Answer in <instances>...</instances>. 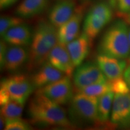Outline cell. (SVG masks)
I'll list each match as a JSON object with an SVG mask.
<instances>
[{
    "label": "cell",
    "mask_w": 130,
    "mask_h": 130,
    "mask_svg": "<svg viewBox=\"0 0 130 130\" xmlns=\"http://www.w3.org/2000/svg\"><path fill=\"white\" fill-rule=\"evenodd\" d=\"M113 17L111 7L108 3L99 2L90 8L84 20L83 32L92 42Z\"/></svg>",
    "instance_id": "obj_4"
},
{
    "label": "cell",
    "mask_w": 130,
    "mask_h": 130,
    "mask_svg": "<svg viewBox=\"0 0 130 130\" xmlns=\"http://www.w3.org/2000/svg\"><path fill=\"white\" fill-rule=\"evenodd\" d=\"M30 51L26 46L10 45L8 46L5 58L4 68L9 72H14L28 63Z\"/></svg>",
    "instance_id": "obj_17"
},
{
    "label": "cell",
    "mask_w": 130,
    "mask_h": 130,
    "mask_svg": "<svg viewBox=\"0 0 130 130\" xmlns=\"http://www.w3.org/2000/svg\"><path fill=\"white\" fill-rule=\"evenodd\" d=\"M4 129L6 130H30L31 126L27 122L21 119L6 122Z\"/></svg>",
    "instance_id": "obj_24"
},
{
    "label": "cell",
    "mask_w": 130,
    "mask_h": 130,
    "mask_svg": "<svg viewBox=\"0 0 130 130\" xmlns=\"http://www.w3.org/2000/svg\"><path fill=\"white\" fill-rule=\"evenodd\" d=\"M128 37H129V42L130 45V27L128 28Z\"/></svg>",
    "instance_id": "obj_33"
},
{
    "label": "cell",
    "mask_w": 130,
    "mask_h": 130,
    "mask_svg": "<svg viewBox=\"0 0 130 130\" xmlns=\"http://www.w3.org/2000/svg\"><path fill=\"white\" fill-rule=\"evenodd\" d=\"M108 82L111 88V91L115 94L130 93V89L125 80L124 78H123V77L119 78L113 80L108 81Z\"/></svg>",
    "instance_id": "obj_23"
},
{
    "label": "cell",
    "mask_w": 130,
    "mask_h": 130,
    "mask_svg": "<svg viewBox=\"0 0 130 130\" xmlns=\"http://www.w3.org/2000/svg\"><path fill=\"white\" fill-rule=\"evenodd\" d=\"M27 115L31 122L38 125L64 128L74 126L61 105L37 92L29 102Z\"/></svg>",
    "instance_id": "obj_1"
},
{
    "label": "cell",
    "mask_w": 130,
    "mask_h": 130,
    "mask_svg": "<svg viewBox=\"0 0 130 130\" xmlns=\"http://www.w3.org/2000/svg\"><path fill=\"white\" fill-rule=\"evenodd\" d=\"M91 41L84 32L66 45L75 67L82 64L90 51Z\"/></svg>",
    "instance_id": "obj_15"
},
{
    "label": "cell",
    "mask_w": 130,
    "mask_h": 130,
    "mask_svg": "<svg viewBox=\"0 0 130 130\" xmlns=\"http://www.w3.org/2000/svg\"><path fill=\"white\" fill-rule=\"evenodd\" d=\"M77 90L78 92L87 95L99 98L107 92L111 91V88L109 82L107 80L103 82L96 83Z\"/></svg>",
    "instance_id": "obj_21"
},
{
    "label": "cell",
    "mask_w": 130,
    "mask_h": 130,
    "mask_svg": "<svg viewBox=\"0 0 130 130\" xmlns=\"http://www.w3.org/2000/svg\"><path fill=\"white\" fill-rule=\"evenodd\" d=\"M106 81L107 78L96 63H82L77 66L74 72V83L77 90L96 83Z\"/></svg>",
    "instance_id": "obj_8"
},
{
    "label": "cell",
    "mask_w": 130,
    "mask_h": 130,
    "mask_svg": "<svg viewBox=\"0 0 130 130\" xmlns=\"http://www.w3.org/2000/svg\"><path fill=\"white\" fill-rule=\"evenodd\" d=\"M113 4L118 11V15L130 11V0H113Z\"/></svg>",
    "instance_id": "obj_25"
},
{
    "label": "cell",
    "mask_w": 130,
    "mask_h": 130,
    "mask_svg": "<svg viewBox=\"0 0 130 130\" xmlns=\"http://www.w3.org/2000/svg\"><path fill=\"white\" fill-rule=\"evenodd\" d=\"M83 15V7H77L72 17L58 28V43L66 45L78 36Z\"/></svg>",
    "instance_id": "obj_11"
},
{
    "label": "cell",
    "mask_w": 130,
    "mask_h": 130,
    "mask_svg": "<svg viewBox=\"0 0 130 130\" xmlns=\"http://www.w3.org/2000/svg\"><path fill=\"white\" fill-rule=\"evenodd\" d=\"M120 17L122 18L123 20L128 25H130V11L126 13L119 14Z\"/></svg>",
    "instance_id": "obj_30"
},
{
    "label": "cell",
    "mask_w": 130,
    "mask_h": 130,
    "mask_svg": "<svg viewBox=\"0 0 130 130\" xmlns=\"http://www.w3.org/2000/svg\"><path fill=\"white\" fill-rule=\"evenodd\" d=\"M115 93L112 91L107 92L98 98V115L99 123L108 122L111 115Z\"/></svg>",
    "instance_id": "obj_19"
},
{
    "label": "cell",
    "mask_w": 130,
    "mask_h": 130,
    "mask_svg": "<svg viewBox=\"0 0 130 130\" xmlns=\"http://www.w3.org/2000/svg\"><path fill=\"white\" fill-rule=\"evenodd\" d=\"M6 124V121L5 120V119L3 118L2 116H1V119H0V129H4Z\"/></svg>",
    "instance_id": "obj_31"
},
{
    "label": "cell",
    "mask_w": 130,
    "mask_h": 130,
    "mask_svg": "<svg viewBox=\"0 0 130 130\" xmlns=\"http://www.w3.org/2000/svg\"><path fill=\"white\" fill-rule=\"evenodd\" d=\"M18 0H0L1 9H6L13 5Z\"/></svg>",
    "instance_id": "obj_28"
},
{
    "label": "cell",
    "mask_w": 130,
    "mask_h": 130,
    "mask_svg": "<svg viewBox=\"0 0 130 130\" xmlns=\"http://www.w3.org/2000/svg\"><path fill=\"white\" fill-rule=\"evenodd\" d=\"M22 23L24 19L18 16H2L0 18V35L2 36L10 28Z\"/></svg>",
    "instance_id": "obj_22"
},
{
    "label": "cell",
    "mask_w": 130,
    "mask_h": 130,
    "mask_svg": "<svg viewBox=\"0 0 130 130\" xmlns=\"http://www.w3.org/2000/svg\"><path fill=\"white\" fill-rule=\"evenodd\" d=\"M8 46L7 43L4 40H1L0 43V65H1V69H4L5 58H6V53H7Z\"/></svg>",
    "instance_id": "obj_26"
},
{
    "label": "cell",
    "mask_w": 130,
    "mask_h": 130,
    "mask_svg": "<svg viewBox=\"0 0 130 130\" xmlns=\"http://www.w3.org/2000/svg\"><path fill=\"white\" fill-rule=\"evenodd\" d=\"M93 1H95V0H82V2L83 4H89V3H90L91 2H93Z\"/></svg>",
    "instance_id": "obj_32"
},
{
    "label": "cell",
    "mask_w": 130,
    "mask_h": 130,
    "mask_svg": "<svg viewBox=\"0 0 130 130\" xmlns=\"http://www.w3.org/2000/svg\"><path fill=\"white\" fill-rule=\"evenodd\" d=\"M75 10V4L72 0H58L49 12V21L60 28L72 17Z\"/></svg>",
    "instance_id": "obj_13"
},
{
    "label": "cell",
    "mask_w": 130,
    "mask_h": 130,
    "mask_svg": "<svg viewBox=\"0 0 130 130\" xmlns=\"http://www.w3.org/2000/svg\"><path fill=\"white\" fill-rule=\"evenodd\" d=\"M69 111L72 123H98V98L78 92L70 101Z\"/></svg>",
    "instance_id": "obj_3"
},
{
    "label": "cell",
    "mask_w": 130,
    "mask_h": 130,
    "mask_svg": "<svg viewBox=\"0 0 130 130\" xmlns=\"http://www.w3.org/2000/svg\"><path fill=\"white\" fill-rule=\"evenodd\" d=\"M1 85L7 90L11 100L23 104H25L27 99L35 89L31 78L22 74L13 75L2 79Z\"/></svg>",
    "instance_id": "obj_5"
},
{
    "label": "cell",
    "mask_w": 130,
    "mask_h": 130,
    "mask_svg": "<svg viewBox=\"0 0 130 130\" xmlns=\"http://www.w3.org/2000/svg\"><path fill=\"white\" fill-rule=\"evenodd\" d=\"M110 122L115 126L130 127V93L115 94Z\"/></svg>",
    "instance_id": "obj_9"
},
{
    "label": "cell",
    "mask_w": 130,
    "mask_h": 130,
    "mask_svg": "<svg viewBox=\"0 0 130 130\" xmlns=\"http://www.w3.org/2000/svg\"><path fill=\"white\" fill-rule=\"evenodd\" d=\"M25 104L10 100L1 107V116L6 122L21 119Z\"/></svg>",
    "instance_id": "obj_20"
},
{
    "label": "cell",
    "mask_w": 130,
    "mask_h": 130,
    "mask_svg": "<svg viewBox=\"0 0 130 130\" xmlns=\"http://www.w3.org/2000/svg\"><path fill=\"white\" fill-rule=\"evenodd\" d=\"M33 35L31 27L24 22L6 31L1 37L10 45L28 46L31 43Z\"/></svg>",
    "instance_id": "obj_14"
},
{
    "label": "cell",
    "mask_w": 130,
    "mask_h": 130,
    "mask_svg": "<svg viewBox=\"0 0 130 130\" xmlns=\"http://www.w3.org/2000/svg\"><path fill=\"white\" fill-rule=\"evenodd\" d=\"M50 0H23L15 10L16 16L23 19L30 18L43 12Z\"/></svg>",
    "instance_id": "obj_18"
},
{
    "label": "cell",
    "mask_w": 130,
    "mask_h": 130,
    "mask_svg": "<svg viewBox=\"0 0 130 130\" xmlns=\"http://www.w3.org/2000/svg\"><path fill=\"white\" fill-rule=\"evenodd\" d=\"M30 46L27 68L28 71H32L46 63L52 49L38 26L34 32Z\"/></svg>",
    "instance_id": "obj_6"
},
{
    "label": "cell",
    "mask_w": 130,
    "mask_h": 130,
    "mask_svg": "<svg viewBox=\"0 0 130 130\" xmlns=\"http://www.w3.org/2000/svg\"><path fill=\"white\" fill-rule=\"evenodd\" d=\"M11 100L9 93L4 86L1 85L0 87V104L1 106L9 102Z\"/></svg>",
    "instance_id": "obj_27"
},
{
    "label": "cell",
    "mask_w": 130,
    "mask_h": 130,
    "mask_svg": "<svg viewBox=\"0 0 130 130\" xmlns=\"http://www.w3.org/2000/svg\"><path fill=\"white\" fill-rule=\"evenodd\" d=\"M47 61L61 71L66 76L71 77L74 74L75 66L66 45L58 42L51 49Z\"/></svg>",
    "instance_id": "obj_10"
},
{
    "label": "cell",
    "mask_w": 130,
    "mask_h": 130,
    "mask_svg": "<svg viewBox=\"0 0 130 130\" xmlns=\"http://www.w3.org/2000/svg\"><path fill=\"white\" fill-rule=\"evenodd\" d=\"M129 63H130V57H129Z\"/></svg>",
    "instance_id": "obj_34"
},
{
    "label": "cell",
    "mask_w": 130,
    "mask_h": 130,
    "mask_svg": "<svg viewBox=\"0 0 130 130\" xmlns=\"http://www.w3.org/2000/svg\"><path fill=\"white\" fill-rule=\"evenodd\" d=\"M123 78L130 89V63L128 66H126V69L125 70Z\"/></svg>",
    "instance_id": "obj_29"
},
{
    "label": "cell",
    "mask_w": 130,
    "mask_h": 130,
    "mask_svg": "<svg viewBox=\"0 0 130 130\" xmlns=\"http://www.w3.org/2000/svg\"><path fill=\"white\" fill-rule=\"evenodd\" d=\"M96 61L107 80L111 81L123 77L126 68V62L124 60L99 54Z\"/></svg>",
    "instance_id": "obj_12"
},
{
    "label": "cell",
    "mask_w": 130,
    "mask_h": 130,
    "mask_svg": "<svg viewBox=\"0 0 130 130\" xmlns=\"http://www.w3.org/2000/svg\"><path fill=\"white\" fill-rule=\"evenodd\" d=\"M71 77L65 75L61 79L39 89L37 92L59 105L69 103L74 96Z\"/></svg>",
    "instance_id": "obj_7"
},
{
    "label": "cell",
    "mask_w": 130,
    "mask_h": 130,
    "mask_svg": "<svg viewBox=\"0 0 130 130\" xmlns=\"http://www.w3.org/2000/svg\"><path fill=\"white\" fill-rule=\"evenodd\" d=\"M128 24L123 19L113 22L105 31L98 45L100 54L125 60L130 55Z\"/></svg>",
    "instance_id": "obj_2"
},
{
    "label": "cell",
    "mask_w": 130,
    "mask_h": 130,
    "mask_svg": "<svg viewBox=\"0 0 130 130\" xmlns=\"http://www.w3.org/2000/svg\"><path fill=\"white\" fill-rule=\"evenodd\" d=\"M64 75L61 71L46 61L30 78L35 89H39L61 79Z\"/></svg>",
    "instance_id": "obj_16"
}]
</instances>
